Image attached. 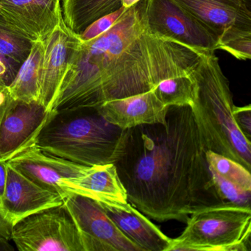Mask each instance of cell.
<instances>
[{
  "instance_id": "4dcf8cb0",
  "label": "cell",
  "mask_w": 251,
  "mask_h": 251,
  "mask_svg": "<svg viewBox=\"0 0 251 251\" xmlns=\"http://www.w3.org/2000/svg\"><path fill=\"white\" fill-rule=\"evenodd\" d=\"M139 1L141 0H121L122 7H124L125 8L127 9L134 5L135 4L138 3Z\"/></svg>"
},
{
  "instance_id": "44dd1931",
  "label": "cell",
  "mask_w": 251,
  "mask_h": 251,
  "mask_svg": "<svg viewBox=\"0 0 251 251\" xmlns=\"http://www.w3.org/2000/svg\"><path fill=\"white\" fill-rule=\"evenodd\" d=\"M210 171L241 189L251 191V174L242 164L217 152H205Z\"/></svg>"
},
{
  "instance_id": "9c48e42d",
  "label": "cell",
  "mask_w": 251,
  "mask_h": 251,
  "mask_svg": "<svg viewBox=\"0 0 251 251\" xmlns=\"http://www.w3.org/2000/svg\"><path fill=\"white\" fill-rule=\"evenodd\" d=\"M6 164V185L0 213L11 226L32 214L64 204L58 192L38 184Z\"/></svg>"
},
{
  "instance_id": "2e32d148",
  "label": "cell",
  "mask_w": 251,
  "mask_h": 251,
  "mask_svg": "<svg viewBox=\"0 0 251 251\" xmlns=\"http://www.w3.org/2000/svg\"><path fill=\"white\" fill-rule=\"evenodd\" d=\"M100 205L119 229L142 251H167L173 239L166 236L131 204L127 202Z\"/></svg>"
},
{
  "instance_id": "d4e9b609",
  "label": "cell",
  "mask_w": 251,
  "mask_h": 251,
  "mask_svg": "<svg viewBox=\"0 0 251 251\" xmlns=\"http://www.w3.org/2000/svg\"><path fill=\"white\" fill-rule=\"evenodd\" d=\"M126 10V8L124 7H121L117 11L95 20L78 35L80 40L83 42H89L106 32L114 25V23L121 17Z\"/></svg>"
},
{
  "instance_id": "5bb4252c",
  "label": "cell",
  "mask_w": 251,
  "mask_h": 251,
  "mask_svg": "<svg viewBox=\"0 0 251 251\" xmlns=\"http://www.w3.org/2000/svg\"><path fill=\"white\" fill-rule=\"evenodd\" d=\"M169 108L157 98L152 89L107 101L97 109L108 123L126 130L142 125H165Z\"/></svg>"
},
{
  "instance_id": "d6986e66",
  "label": "cell",
  "mask_w": 251,
  "mask_h": 251,
  "mask_svg": "<svg viewBox=\"0 0 251 251\" xmlns=\"http://www.w3.org/2000/svg\"><path fill=\"white\" fill-rule=\"evenodd\" d=\"M64 23L79 35L95 20L121 8V0H61Z\"/></svg>"
},
{
  "instance_id": "52a82bcc",
  "label": "cell",
  "mask_w": 251,
  "mask_h": 251,
  "mask_svg": "<svg viewBox=\"0 0 251 251\" xmlns=\"http://www.w3.org/2000/svg\"><path fill=\"white\" fill-rule=\"evenodd\" d=\"M80 235L83 251H142L108 217L100 203L70 194L64 199Z\"/></svg>"
},
{
  "instance_id": "8fae6325",
  "label": "cell",
  "mask_w": 251,
  "mask_h": 251,
  "mask_svg": "<svg viewBox=\"0 0 251 251\" xmlns=\"http://www.w3.org/2000/svg\"><path fill=\"white\" fill-rule=\"evenodd\" d=\"M6 162L38 184L58 192L63 198L64 182L82 176L91 167L46 153L35 142L22 148Z\"/></svg>"
},
{
  "instance_id": "603a6c76",
  "label": "cell",
  "mask_w": 251,
  "mask_h": 251,
  "mask_svg": "<svg viewBox=\"0 0 251 251\" xmlns=\"http://www.w3.org/2000/svg\"><path fill=\"white\" fill-rule=\"evenodd\" d=\"M226 51L238 60L251 58V29L232 27L218 37L217 50Z\"/></svg>"
},
{
  "instance_id": "6da1fadb",
  "label": "cell",
  "mask_w": 251,
  "mask_h": 251,
  "mask_svg": "<svg viewBox=\"0 0 251 251\" xmlns=\"http://www.w3.org/2000/svg\"><path fill=\"white\" fill-rule=\"evenodd\" d=\"M203 55L208 54L151 31L141 0L106 32L81 41L49 114L97 108L152 90L165 79L190 74Z\"/></svg>"
},
{
  "instance_id": "ffe728a7",
  "label": "cell",
  "mask_w": 251,
  "mask_h": 251,
  "mask_svg": "<svg viewBox=\"0 0 251 251\" xmlns=\"http://www.w3.org/2000/svg\"><path fill=\"white\" fill-rule=\"evenodd\" d=\"M189 75L165 79L160 82L152 91L166 106L192 108L195 102L196 87L195 81Z\"/></svg>"
},
{
  "instance_id": "7c38bea8",
  "label": "cell",
  "mask_w": 251,
  "mask_h": 251,
  "mask_svg": "<svg viewBox=\"0 0 251 251\" xmlns=\"http://www.w3.org/2000/svg\"><path fill=\"white\" fill-rule=\"evenodd\" d=\"M81 40L64 18L45 42L39 103L49 114L67 73L72 57Z\"/></svg>"
},
{
  "instance_id": "9a60e30c",
  "label": "cell",
  "mask_w": 251,
  "mask_h": 251,
  "mask_svg": "<svg viewBox=\"0 0 251 251\" xmlns=\"http://www.w3.org/2000/svg\"><path fill=\"white\" fill-rule=\"evenodd\" d=\"M211 33L219 36L232 27L251 29L245 0H176Z\"/></svg>"
},
{
  "instance_id": "4316f807",
  "label": "cell",
  "mask_w": 251,
  "mask_h": 251,
  "mask_svg": "<svg viewBox=\"0 0 251 251\" xmlns=\"http://www.w3.org/2000/svg\"><path fill=\"white\" fill-rule=\"evenodd\" d=\"M17 72L18 70L0 53V83L9 86L17 75Z\"/></svg>"
},
{
  "instance_id": "e0dca14e",
  "label": "cell",
  "mask_w": 251,
  "mask_h": 251,
  "mask_svg": "<svg viewBox=\"0 0 251 251\" xmlns=\"http://www.w3.org/2000/svg\"><path fill=\"white\" fill-rule=\"evenodd\" d=\"M63 191L64 198L70 194H76L100 203L128 202L126 189L113 164L91 166L82 176L66 180Z\"/></svg>"
},
{
  "instance_id": "277c9868",
  "label": "cell",
  "mask_w": 251,
  "mask_h": 251,
  "mask_svg": "<svg viewBox=\"0 0 251 251\" xmlns=\"http://www.w3.org/2000/svg\"><path fill=\"white\" fill-rule=\"evenodd\" d=\"M189 75L195 83L192 105L195 123L206 151L217 152L251 169V142L233 118L234 104L219 58L203 55Z\"/></svg>"
},
{
  "instance_id": "4fadbf2b",
  "label": "cell",
  "mask_w": 251,
  "mask_h": 251,
  "mask_svg": "<svg viewBox=\"0 0 251 251\" xmlns=\"http://www.w3.org/2000/svg\"><path fill=\"white\" fill-rule=\"evenodd\" d=\"M48 116L39 102L15 101L0 126V160L8 161L22 148L34 142Z\"/></svg>"
},
{
  "instance_id": "3957f363",
  "label": "cell",
  "mask_w": 251,
  "mask_h": 251,
  "mask_svg": "<svg viewBox=\"0 0 251 251\" xmlns=\"http://www.w3.org/2000/svg\"><path fill=\"white\" fill-rule=\"evenodd\" d=\"M128 129L108 123L95 108L49 114L35 140L43 152L85 166L115 164Z\"/></svg>"
},
{
  "instance_id": "f546056e",
  "label": "cell",
  "mask_w": 251,
  "mask_h": 251,
  "mask_svg": "<svg viewBox=\"0 0 251 251\" xmlns=\"http://www.w3.org/2000/svg\"><path fill=\"white\" fill-rule=\"evenodd\" d=\"M7 179V164L5 161L0 160V207L5 193Z\"/></svg>"
},
{
  "instance_id": "f1b7e54d",
  "label": "cell",
  "mask_w": 251,
  "mask_h": 251,
  "mask_svg": "<svg viewBox=\"0 0 251 251\" xmlns=\"http://www.w3.org/2000/svg\"><path fill=\"white\" fill-rule=\"evenodd\" d=\"M12 226L5 221L0 213V242H7L11 239Z\"/></svg>"
},
{
  "instance_id": "83f0119b",
  "label": "cell",
  "mask_w": 251,
  "mask_h": 251,
  "mask_svg": "<svg viewBox=\"0 0 251 251\" xmlns=\"http://www.w3.org/2000/svg\"><path fill=\"white\" fill-rule=\"evenodd\" d=\"M15 102L10 93L8 86L0 83V126L7 111Z\"/></svg>"
},
{
  "instance_id": "5b68a950",
  "label": "cell",
  "mask_w": 251,
  "mask_h": 251,
  "mask_svg": "<svg viewBox=\"0 0 251 251\" xmlns=\"http://www.w3.org/2000/svg\"><path fill=\"white\" fill-rule=\"evenodd\" d=\"M186 223L167 251H251V208L221 202L195 211Z\"/></svg>"
},
{
  "instance_id": "7a4b0ae2",
  "label": "cell",
  "mask_w": 251,
  "mask_h": 251,
  "mask_svg": "<svg viewBox=\"0 0 251 251\" xmlns=\"http://www.w3.org/2000/svg\"><path fill=\"white\" fill-rule=\"evenodd\" d=\"M205 152L191 107L170 106L165 125L128 129L114 165L129 203L156 221L186 223L195 211L224 202Z\"/></svg>"
},
{
  "instance_id": "484cf974",
  "label": "cell",
  "mask_w": 251,
  "mask_h": 251,
  "mask_svg": "<svg viewBox=\"0 0 251 251\" xmlns=\"http://www.w3.org/2000/svg\"><path fill=\"white\" fill-rule=\"evenodd\" d=\"M233 118L239 130L245 137L251 139V105L238 107L234 105L233 111Z\"/></svg>"
},
{
  "instance_id": "cb8c5ba5",
  "label": "cell",
  "mask_w": 251,
  "mask_h": 251,
  "mask_svg": "<svg viewBox=\"0 0 251 251\" xmlns=\"http://www.w3.org/2000/svg\"><path fill=\"white\" fill-rule=\"evenodd\" d=\"M211 176L217 193L223 201L245 208H251V191L244 190L214 173H211Z\"/></svg>"
},
{
  "instance_id": "8992f818",
  "label": "cell",
  "mask_w": 251,
  "mask_h": 251,
  "mask_svg": "<svg viewBox=\"0 0 251 251\" xmlns=\"http://www.w3.org/2000/svg\"><path fill=\"white\" fill-rule=\"evenodd\" d=\"M20 251H83L75 224L64 205L32 214L12 226Z\"/></svg>"
},
{
  "instance_id": "30bf717a",
  "label": "cell",
  "mask_w": 251,
  "mask_h": 251,
  "mask_svg": "<svg viewBox=\"0 0 251 251\" xmlns=\"http://www.w3.org/2000/svg\"><path fill=\"white\" fill-rule=\"evenodd\" d=\"M61 0H0V17L32 42H45L63 19Z\"/></svg>"
},
{
  "instance_id": "ac0fdd59",
  "label": "cell",
  "mask_w": 251,
  "mask_h": 251,
  "mask_svg": "<svg viewBox=\"0 0 251 251\" xmlns=\"http://www.w3.org/2000/svg\"><path fill=\"white\" fill-rule=\"evenodd\" d=\"M45 48V42H33L30 54L8 86L14 100L26 103H39Z\"/></svg>"
},
{
  "instance_id": "7402d4cb",
  "label": "cell",
  "mask_w": 251,
  "mask_h": 251,
  "mask_svg": "<svg viewBox=\"0 0 251 251\" xmlns=\"http://www.w3.org/2000/svg\"><path fill=\"white\" fill-rule=\"evenodd\" d=\"M33 43L19 34L0 17V53L17 70L30 54Z\"/></svg>"
},
{
  "instance_id": "ba28073f",
  "label": "cell",
  "mask_w": 251,
  "mask_h": 251,
  "mask_svg": "<svg viewBox=\"0 0 251 251\" xmlns=\"http://www.w3.org/2000/svg\"><path fill=\"white\" fill-rule=\"evenodd\" d=\"M145 15L151 31L205 54L217 50V37L176 0H145Z\"/></svg>"
}]
</instances>
